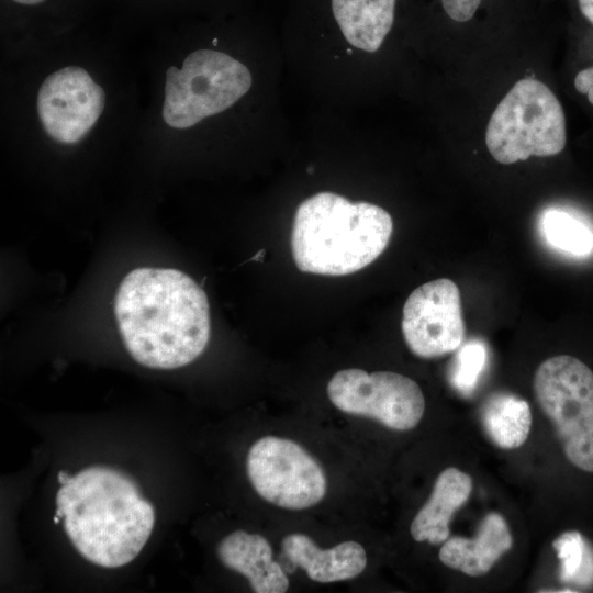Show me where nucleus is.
<instances>
[{"label": "nucleus", "mask_w": 593, "mask_h": 593, "mask_svg": "<svg viewBox=\"0 0 593 593\" xmlns=\"http://www.w3.org/2000/svg\"><path fill=\"white\" fill-rule=\"evenodd\" d=\"M114 312L131 356L149 368L174 369L199 357L210 338L208 298L176 269L138 268L121 282Z\"/></svg>", "instance_id": "f257e3e1"}, {"label": "nucleus", "mask_w": 593, "mask_h": 593, "mask_svg": "<svg viewBox=\"0 0 593 593\" xmlns=\"http://www.w3.org/2000/svg\"><path fill=\"white\" fill-rule=\"evenodd\" d=\"M392 232V217L381 206L320 192L296 209L291 233L292 256L303 272L350 275L384 251Z\"/></svg>", "instance_id": "f03ea898"}, {"label": "nucleus", "mask_w": 593, "mask_h": 593, "mask_svg": "<svg viewBox=\"0 0 593 593\" xmlns=\"http://www.w3.org/2000/svg\"><path fill=\"white\" fill-rule=\"evenodd\" d=\"M566 118L555 93L541 81L518 80L500 101L488 123L485 144L501 164L561 153Z\"/></svg>", "instance_id": "7ed1b4c3"}, {"label": "nucleus", "mask_w": 593, "mask_h": 593, "mask_svg": "<svg viewBox=\"0 0 593 593\" xmlns=\"http://www.w3.org/2000/svg\"><path fill=\"white\" fill-rule=\"evenodd\" d=\"M247 67L221 52L198 49L182 68L166 72L163 119L174 128H188L206 116L223 112L250 88Z\"/></svg>", "instance_id": "20e7f679"}, {"label": "nucleus", "mask_w": 593, "mask_h": 593, "mask_svg": "<svg viewBox=\"0 0 593 593\" xmlns=\"http://www.w3.org/2000/svg\"><path fill=\"white\" fill-rule=\"evenodd\" d=\"M533 388L568 460L593 472V371L573 356H553L538 366Z\"/></svg>", "instance_id": "39448f33"}, {"label": "nucleus", "mask_w": 593, "mask_h": 593, "mask_svg": "<svg viewBox=\"0 0 593 593\" xmlns=\"http://www.w3.org/2000/svg\"><path fill=\"white\" fill-rule=\"evenodd\" d=\"M247 474L266 501L289 510L317 504L326 493V478L315 459L296 443L276 436L258 439L247 455Z\"/></svg>", "instance_id": "423d86ee"}, {"label": "nucleus", "mask_w": 593, "mask_h": 593, "mask_svg": "<svg viewBox=\"0 0 593 593\" xmlns=\"http://www.w3.org/2000/svg\"><path fill=\"white\" fill-rule=\"evenodd\" d=\"M327 394L338 410L373 418L395 430L414 428L425 411L419 385L391 371L340 370L329 380Z\"/></svg>", "instance_id": "0eeeda50"}, {"label": "nucleus", "mask_w": 593, "mask_h": 593, "mask_svg": "<svg viewBox=\"0 0 593 593\" xmlns=\"http://www.w3.org/2000/svg\"><path fill=\"white\" fill-rule=\"evenodd\" d=\"M401 327L407 347L421 358L457 350L465 338L458 286L439 278L417 287L404 303Z\"/></svg>", "instance_id": "6e6552de"}, {"label": "nucleus", "mask_w": 593, "mask_h": 593, "mask_svg": "<svg viewBox=\"0 0 593 593\" xmlns=\"http://www.w3.org/2000/svg\"><path fill=\"white\" fill-rule=\"evenodd\" d=\"M104 90L81 67L69 66L51 74L37 94L40 121L53 139L75 144L100 118Z\"/></svg>", "instance_id": "1a4fd4ad"}, {"label": "nucleus", "mask_w": 593, "mask_h": 593, "mask_svg": "<svg viewBox=\"0 0 593 593\" xmlns=\"http://www.w3.org/2000/svg\"><path fill=\"white\" fill-rule=\"evenodd\" d=\"M281 548L286 558L315 582L349 580L359 575L367 566L366 551L356 541L321 549L307 535L290 534L282 539Z\"/></svg>", "instance_id": "9d476101"}, {"label": "nucleus", "mask_w": 593, "mask_h": 593, "mask_svg": "<svg viewBox=\"0 0 593 593\" xmlns=\"http://www.w3.org/2000/svg\"><path fill=\"white\" fill-rule=\"evenodd\" d=\"M221 562L248 579L256 593H283L289 580L281 566L272 560L270 544L258 534L236 530L217 545Z\"/></svg>", "instance_id": "9b49d317"}, {"label": "nucleus", "mask_w": 593, "mask_h": 593, "mask_svg": "<svg viewBox=\"0 0 593 593\" xmlns=\"http://www.w3.org/2000/svg\"><path fill=\"white\" fill-rule=\"evenodd\" d=\"M512 545L513 537L505 518L492 512L481 521L474 538H448L438 556L445 566L470 577H480L488 573Z\"/></svg>", "instance_id": "f8f14e48"}, {"label": "nucleus", "mask_w": 593, "mask_h": 593, "mask_svg": "<svg viewBox=\"0 0 593 593\" xmlns=\"http://www.w3.org/2000/svg\"><path fill=\"white\" fill-rule=\"evenodd\" d=\"M472 491V479L466 472L449 467L437 477L427 502L411 523L414 540L432 545L444 544L450 535L452 515L468 501Z\"/></svg>", "instance_id": "ddd939ff"}, {"label": "nucleus", "mask_w": 593, "mask_h": 593, "mask_svg": "<svg viewBox=\"0 0 593 593\" xmlns=\"http://www.w3.org/2000/svg\"><path fill=\"white\" fill-rule=\"evenodd\" d=\"M395 0H332L334 18L353 46L373 53L388 35Z\"/></svg>", "instance_id": "4468645a"}, {"label": "nucleus", "mask_w": 593, "mask_h": 593, "mask_svg": "<svg viewBox=\"0 0 593 593\" xmlns=\"http://www.w3.org/2000/svg\"><path fill=\"white\" fill-rule=\"evenodd\" d=\"M484 433L502 449H515L527 439L532 427L528 403L513 393L490 395L480 411Z\"/></svg>", "instance_id": "2eb2a0df"}, {"label": "nucleus", "mask_w": 593, "mask_h": 593, "mask_svg": "<svg viewBox=\"0 0 593 593\" xmlns=\"http://www.w3.org/2000/svg\"><path fill=\"white\" fill-rule=\"evenodd\" d=\"M544 239L555 249L573 256L593 250V232L579 217L560 209L546 210L539 220Z\"/></svg>", "instance_id": "dca6fc26"}, {"label": "nucleus", "mask_w": 593, "mask_h": 593, "mask_svg": "<svg viewBox=\"0 0 593 593\" xmlns=\"http://www.w3.org/2000/svg\"><path fill=\"white\" fill-rule=\"evenodd\" d=\"M552 547L560 559L559 577L563 583L593 585V547L581 533L564 532L553 540Z\"/></svg>", "instance_id": "f3484780"}, {"label": "nucleus", "mask_w": 593, "mask_h": 593, "mask_svg": "<svg viewBox=\"0 0 593 593\" xmlns=\"http://www.w3.org/2000/svg\"><path fill=\"white\" fill-rule=\"evenodd\" d=\"M486 361V349L480 340H469L458 348L449 372L451 385L461 394L473 391Z\"/></svg>", "instance_id": "a211bd4d"}, {"label": "nucleus", "mask_w": 593, "mask_h": 593, "mask_svg": "<svg viewBox=\"0 0 593 593\" xmlns=\"http://www.w3.org/2000/svg\"><path fill=\"white\" fill-rule=\"evenodd\" d=\"M445 12L457 22L469 21L481 0H441Z\"/></svg>", "instance_id": "6ab92c4d"}, {"label": "nucleus", "mask_w": 593, "mask_h": 593, "mask_svg": "<svg viewBox=\"0 0 593 593\" xmlns=\"http://www.w3.org/2000/svg\"><path fill=\"white\" fill-rule=\"evenodd\" d=\"M575 90L593 104V66L580 70L574 78Z\"/></svg>", "instance_id": "aec40b11"}, {"label": "nucleus", "mask_w": 593, "mask_h": 593, "mask_svg": "<svg viewBox=\"0 0 593 593\" xmlns=\"http://www.w3.org/2000/svg\"><path fill=\"white\" fill-rule=\"evenodd\" d=\"M578 3L582 14L593 24V0H578Z\"/></svg>", "instance_id": "412c9836"}, {"label": "nucleus", "mask_w": 593, "mask_h": 593, "mask_svg": "<svg viewBox=\"0 0 593 593\" xmlns=\"http://www.w3.org/2000/svg\"><path fill=\"white\" fill-rule=\"evenodd\" d=\"M71 475H69L66 471L60 470L58 472L57 479L60 484H66L70 480Z\"/></svg>", "instance_id": "4be33fe9"}, {"label": "nucleus", "mask_w": 593, "mask_h": 593, "mask_svg": "<svg viewBox=\"0 0 593 593\" xmlns=\"http://www.w3.org/2000/svg\"><path fill=\"white\" fill-rule=\"evenodd\" d=\"M55 515L58 516L60 519H61V518L64 519L65 516H66L65 513H64V511H63L60 507H57V508H56Z\"/></svg>", "instance_id": "5701e85b"}, {"label": "nucleus", "mask_w": 593, "mask_h": 593, "mask_svg": "<svg viewBox=\"0 0 593 593\" xmlns=\"http://www.w3.org/2000/svg\"><path fill=\"white\" fill-rule=\"evenodd\" d=\"M53 521H54L55 524H58L60 522V518L55 515Z\"/></svg>", "instance_id": "b1692460"}]
</instances>
